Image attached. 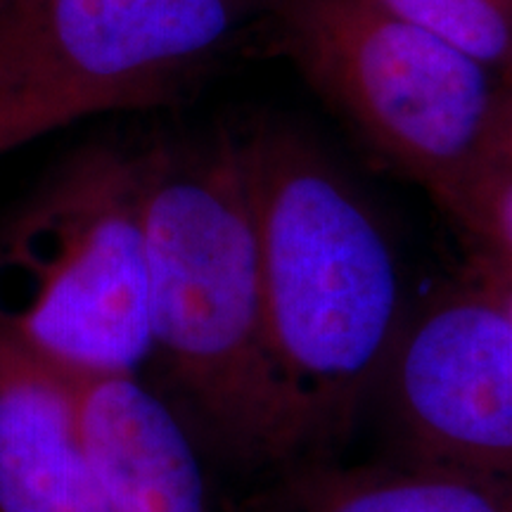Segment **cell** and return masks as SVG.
<instances>
[{
    "mask_svg": "<svg viewBox=\"0 0 512 512\" xmlns=\"http://www.w3.org/2000/svg\"><path fill=\"white\" fill-rule=\"evenodd\" d=\"M150 366L192 434L242 465L302 460L268 347L242 136L138 152Z\"/></svg>",
    "mask_w": 512,
    "mask_h": 512,
    "instance_id": "cell-1",
    "label": "cell"
},
{
    "mask_svg": "<svg viewBox=\"0 0 512 512\" xmlns=\"http://www.w3.org/2000/svg\"><path fill=\"white\" fill-rule=\"evenodd\" d=\"M271 10L273 0H10L0 91L67 95L100 114L147 110Z\"/></svg>",
    "mask_w": 512,
    "mask_h": 512,
    "instance_id": "cell-5",
    "label": "cell"
},
{
    "mask_svg": "<svg viewBox=\"0 0 512 512\" xmlns=\"http://www.w3.org/2000/svg\"><path fill=\"white\" fill-rule=\"evenodd\" d=\"M0 332L72 377L150 366L138 152H76L5 221Z\"/></svg>",
    "mask_w": 512,
    "mask_h": 512,
    "instance_id": "cell-3",
    "label": "cell"
},
{
    "mask_svg": "<svg viewBox=\"0 0 512 512\" xmlns=\"http://www.w3.org/2000/svg\"><path fill=\"white\" fill-rule=\"evenodd\" d=\"M100 114L88 102L41 91H0V155L72 121Z\"/></svg>",
    "mask_w": 512,
    "mask_h": 512,
    "instance_id": "cell-12",
    "label": "cell"
},
{
    "mask_svg": "<svg viewBox=\"0 0 512 512\" xmlns=\"http://www.w3.org/2000/svg\"><path fill=\"white\" fill-rule=\"evenodd\" d=\"M508 79L512 74V0H377Z\"/></svg>",
    "mask_w": 512,
    "mask_h": 512,
    "instance_id": "cell-10",
    "label": "cell"
},
{
    "mask_svg": "<svg viewBox=\"0 0 512 512\" xmlns=\"http://www.w3.org/2000/svg\"><path fill=\"white\" fill-rule=\"evenodd\" d=\"M0 512H107L76 377L0 332Z\"/></svg>",
    "mask_w": 512,
    "mask_h": 512,
    "instance_id": "cell-8",
    "label": "cell"
},
{
    "mask_svg": "<svg viewBox=\"0 0 512 512\" xmlns=\"http://www.w3.org/2000/svg\"><path fill=\"white\" fill-rule=\"evenodd\" d=\"M3 3H10V0H0V5H3Z\"/></svg>",
    "mask_w": 512,
    "mask_h": 512,
    "instance_id": "cell-15",
    "label": "cell"
},
{
    "mask_svg": "<svg viewBox=\"0 0 512 512\" xmlns=\"http://www.w3.org/2000/svg\"><path fill=\"white\" fill-rule=\"evenodd\" d=\"M475 256L512 266V164L491 157L434 197Z\"/></svg>",
    "mask_w": 512,
    "mask_h": 512,
    "instance_id": "cell-11",
    "label": "cell"
},
{
    "mask_svg": "<svg viewBox=\"0 0 512 512\" xmlns=\"http://www.w3.org/2000/svg\"><path fill=\"white\" fill-rule=\"evenodd\" d=\"M81 434L107 512H209L197 437L140 375L76 377Z\"/></svg>",
    "mask_w": 512,
    "mask_h": 512,
    "instance_id": "cell-7",
    "label": "cell"
},
{
    "mask_svg": "<svg viewBox=\"0 0 512 512\" xmlns=\"http://www.w3.org/2000/svg\"><path fill=\"white\" fill-rule=\"evenodd\" d=\"M380 384L401 460L512 482V320L475 285L408 316Z\"/></svg>",
    "mask_w": 512,
    "mask_h": 512,
    "instance_id": "cell-6",
    "label": "cell"
},
{
    "mask_svg": "<svg viewBox=\"0 0 512 512\" xmlns=\"http://www.w3.org/2000/svg\"><path fill=\"white\" fill-rule=\"evenodd\" d=\"M271 356L304 456L349 437L408 313L399 256L358 185L283 121L240 133Z\"/></svg>",
    "mask_w": 512,
    "mask_h": 512,
    "instance_id": "cell-2",
    "label": "cell"
},
{
    "mask_svg": "<svg viewBox=\"0 0 512 512\" xmlns=\"http://www.w3.org/2000/svg\"><path fill=\"white\" fill-rule=\"evenodd\" d=\"M297 486V512H512V482L479 472L401 460L323 470Z\"/></svg>",
    "mask_w": 512,
    "mask_h": 512,
    "instance_id": "cell-9",
    "label": "cell"
},
{
    "mask_svg": "<svg viewBox=\"0 0 512 512\" xmlns=\"http://www.w3.org/2000/svg\"><path fill=\"white\" fill-rule=\"evenodd\" d=\"M494 157L512 164V74L503 79L494 128Z\"/></svg>",
    "mask_w": 512,
    "mask_h": 512,
    "instance_id": "cell-14",
    "label": "cell"
},
{
    "mask_svg": "<svg viewBox=\"0 0 512 512\" xmlns=\"http://www.w3.org/2000/svg\"><path fill=\"white\" fill-rule=\"evenodd\" d=\"M278 46L377 157L437 197L494 157L503 79L377 0H273Z\"/></svg>",
    "mask_w": 512,
    "mask_h": 512,
    "instance_id": "cell-4",
    "label": "cell"
},
{
    "mask_svg": "<svg viewBox=\"0 0 512 512\" xmlns=\"http://www.w3.org/2000/svg\"><path fill=\"white\" fill-rule=\"evenodd\" d=\"M472 285L512 320V266L472 256Z\"/></svg>",
    "mask_w": 512,
    "mask_h": 512,
    "instance_id": "cell-13",
    "label": "cell"
}]
</instances>
